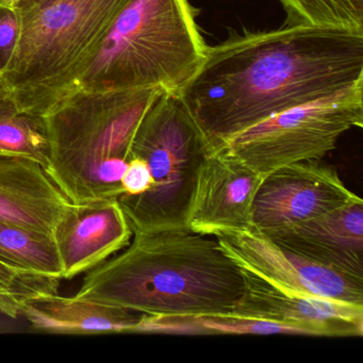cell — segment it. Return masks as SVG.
Segmentation results:
<instances>
[{
	"instance_id": "10",
	"label": "cell",
	"mask_w": 363,
	"mask_h": 363,
	"mask_svg": "<svg viewBox=\"0 0 363 363\" xmlns=\"http://www.w3.org/2000/svg\"><path fill=\"white\" fill-rule=\"evenodd\" d=\"M241 269L243 292L230 315L284 325L303 335L362 337L363 306L286 292Z\"/></svg>"
},
{
	"instance_id": "18",
	"label": "cell",
	"mask_w": 363,
	"mask_h": 363,
	"mask_svg": "<svg viewBox=\"0 0 363 363\" xmlns=\"http://www.w3.org/2000/svg\"><path fill=\"white\" fill-rule=\"evenodd\" d=\"M0 156L31 159L44 169L50 161L44 116L22 111L11 97L0 99Z\"/></svg>"
},
{
	"instance_id": "22",
	"label": "cell",
	"mask_w": 363,
	"mask_h": 363,
	"mask_svg": "<svg viewBox=\"0 0 363 363\" xmlns=\"http://www.w3.org/2000/svg\"><path fill=\"white\" fill-rule=\"evenodd\" d=\"M152 184L154 180L146 161L138 157H133L122 178L124 194H143L152 188Z\"/></svg>"
},
{
	"instance_id": "17",
	"label": "cell",
	"mask_w": 363,
	"mask_h": 363,
	"mask_svg": "<svg viewBox=\"0 0 363 363\" xmlns=\"http://www.w3.org/2000/svg\"><path fill=\"white\" fill-rule=\"evenodd\" d=\"M0 261L62 279V264L52 235L0 220Z\"/></svg>"
},
{
	"instance_id": "14",
	"label": "cell",
	"mask_w": 363,
	"mask_h": 363,
	"mask_svg": "<svg viewBox=\"0 0 363 363\" xmlns=\"http://www.w3.org/2000/svg\"><path fill=\"white\" fill-rule=\"evenodd\" d=\"M69 203L37 161L0 156V220L52 235Z\"/></svg>"
},
{
	"instance_id": "2",
	"label": "cell",
	"mask_w": 363,
	"mask_h": 363,
	"mask_svg": "<svg viewBox=\"0 0 363 363\" xmlns=\"http://www.w3.org/2000/svg\"><path fill=\"white\" fill-rule=\"evenodd\" d=\"M243 288L218 239L186 229L133 233L120 255L86 272L74 297L148 315L229 314Z\"/></svg>"
},
{
	"instance_id": "16",
	"label": "cell",
	"mask_w": 363,
	"mask_h": 363,
	"mask_svg": "<svg viewBox=\"0 0 363 363\" xmlns=\"http://www.w3.org/2000/svg\"><path fill=\"white\" fill-rule=\"evenodd\" d=\"M130 333L167 335H299L296 329L264 320L240 318L230 314L196 315H148L131 329Z\"/></svg>"
},
{
	"instance_id": "12",
	"label": "cell",
	"mask_w": 363,
	"mask_h": 363,
	"mask_svg": "<svg viewBox=\"0 0 363 363\" xmlns=\"http://www.w3.org/2000/svg\"><path fill=\"white\" fill-rule=\"evenodd\" d=\"M133 235L118 199L69 203L52 235L62 279H73L99 267L127 247Z\"/></svg>"
},
{
	"instance_id": "9",
	"label": "cell",
	"mask_w": 363,
	"mask_h": 363,
	"mask_svg": "<svg viewBox=\"0 0 363 363\" xmlns=\"http://www.w3.org/2000/svg\"><path fill=\"white\" fill-rule=\"evenodd\" d=\"M335 169L320 160L284 165L262 178L252 208V227L263 233L286 228L357 199Z\"/></svg>"
},
{
	"instance_id": "20",
	"label": "cell",
	"mask_w": 363,
	"mask_h": 363,
	"mask_svg": "<svg viewBox=\"0 0 363 363\" xmlns=\"http://www.w3.org/2000/svg\"><path fill=\"white\" fill-rule=\"evenodd\" d=\"M60 278L12 267L0 261V314L10 318L22 315L25 301L58 293Z\"/></svg>"
},
{
	"instance_id": "1",
	"label": "cell",
	"mask_w": 363,
	"mask_h": 363,
	"mask_svg": "<svg viewBox=\"0 0 363 363\" xmlns=\"http://www.w3.org/2000/svg\"><path fill=\"white\" fill-rule=\"evenodd\" d=\"M363 80V33L229 30L177 93L214 150L248 127Z\"/></svg>"
},
{
	"instance_id": "11",
	"label": "cell",
	"mask_w": 363,
	"mask_h": 363,
	"mask_svg": "<svg viewBox=\"0 0 363 363\" xmlns=\"http://www.w3.org/2000/svg\"><path fill=\"white\" fill-rule=\"evenodd\" d=\"M262 178L224 148L214 150L199 173L189 230L216 237L252 228V203Z\"/></svg>"
},
{
	"instance_id": "5",
	"label": "cell",
	"mask_w": 363,
	"mask_h": 363,
	"mask_svg": "<svg viewBox=\"0 0 363 363\" xmlns=\"http://www.w3.org/2000/svg\"><path fill=\"white\" fill-rule=\"evenodd\" d=\"M129 0H21L18 48L3 78L22 111L46 116L74 92L84 65Z\"/></svg>"
},
{
	"instance_id": "13",
	"label": "cell",
	"mask_w": 363,
	"mask_h": 363,
	"mask_svg": "<svg viewBox=\"0 0 363 363\" xmlns=\"http://www.w3.org/2000/svg\"><path fill=\"white\" fill-rule=\"evenodd\" d=\"M267 237L323 264L363 277V201L265 233Z\"/></svg>"
},
{
	"instance_id": "24",
	"label": "cell",
	"mask_w": 363,
	"mask_h": 363,
	"mask_svg": "<svg viewBox=\"0 0 363 363\" xmlns=\"http://www.w3.org/2000/svg\"><path fill=\"white\" fill-rule=\"evenodd\" d=\"M21 0H0V6H6V7H14Z\"/></svg>"
},
{
	"instance_id": "4",
	"label": "cell",
	"mask_w": 363,
	"mask_h": 363,
	"mask_svg": "<svg viewBox=\"0 0 363 363\" xmlns=\"http://www.w3.org/2000/svg\"><path fill=\"white\" fill-rule=\"evenodd\" d=\"M197 16L189 0H129L84 65L74 92L160 89L177 94L207 55Z\"/></svg>"
},
{
	"instance_id": "8",
	"label": "cell",
	"mask_w": 363,
	"mask_h": 363,
	"mask_svg": "<svg viewBox=\"0 0 363 363\" xmlns=\"http://www.w3.org/2000/svg\"><path fill=\"white\" fill-rule=\"evenodd\" d=\"M216 238L238 267L280 290L363 306V277L299 254L254 227L220 233Z\"/></svg>"
},
{
	"instance_id": "19",
	"label": "cell",
	"mask_w": 363,
	"mask_h": 363,
	"mask_svg": "<svg viewBox=\"0 0 363 363\" xmlns=\"http://www.w3.org/2000/svg\"><path fill=\"white\" fill-rule=\"evenodd\" d=\"M284 27H320L363 33V0H280Z\"/></svg>"
},
{
	"instance_id": "15",
	"label": "cell",
	"mask_w": 363,
	"mask_h": 363,
	"mask_svg": "<svg viewBox=\"0 0 363 363\" xmlns=\"http://www.w3.org/2000/svg\"><path fill=\"white\" fill-rule=\"evenodd\" d=\"M22 315L39 333L97 335L130 333L143 313L52 293L25 301Z\"/></svg>"
},
{
	"instance_id": "21",
	"label": "cell",
	"mask_w": 363,
	"mask_h": 363,
	"mask_svg": "<svg viewBox=\"0 0 363 363\" xmlns=\"http://www.w3.org/2000/svg\"><path fill=\"white\" fill-rule=\"evenodd\" d=\"M21 37V18L16 7L0 6V75L9 67Z\"/></svg>"
},
{
	"instance_id": "6",
	"label": "cell",
	"mask_w": 363,
	"mask_h": 363,
	"mask_svg": "<svg viewBox=\"0 0 363 363\" xmlns=\"http://www.w3.org/2000/svg\"><path fill=\"white\" fill-rule=\"evenodd\" d=\"M213 150L177 94L157 97L133 144V157L146 161L154 184L143 194L118 197L133 233L189 230L199 173Z\"/></svg>"
},
{
	"instance_id": "7",
	"label": "cell",
	"mask_w": 363,
	"mask_h": 363,
	"mask_svg": "<svg viewBox=\"0 0 363 363\" xmlns=\"http://www.w3.org/2000/svg\"><path fill=\"white\" fill-rule=\"evenodd\" d=\"M363 125V80L333 94L274 114L237 133L220 147L259 175L320 160L337 140Z\"/></svg>"
},
{
	"instance_id": "23",
	"label": "cell",
	"mask_w": 363,
	"mask_h": 363,
	"mask_svg": "<svg viewBox=\"0 0 363 363\" xmlns=\"http://www.w3.org/2000/svg\"><path fill=\"white\" fill-rule=\"evenodd\" d=\"M11 97V91L8 88L3 76L0 75V99H9Z\"/></svg>"
},
{
	"instance_id": "3",
	"label": "cell",
	"mask_w": 363,
	"mask_h": 363,
	"mask_svg": "<svg viewBox=\"0 0 363 363\" xmlns=\"http://www.w3.org/2000/svg\"><path fill=\"white\" fill-rule=\"evenodd\" d=\"M160 89L76 91L44 116L46 173L72 203L118 199L142 118Z\"/></svg>"
}]
</instances>
